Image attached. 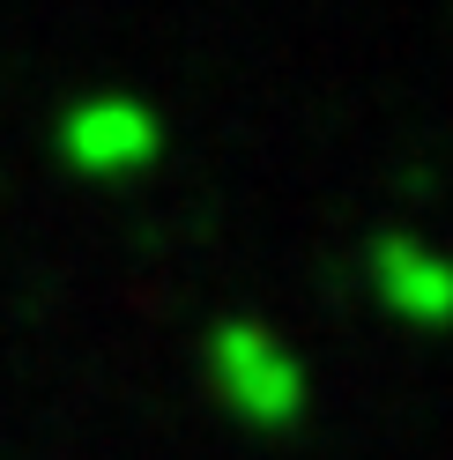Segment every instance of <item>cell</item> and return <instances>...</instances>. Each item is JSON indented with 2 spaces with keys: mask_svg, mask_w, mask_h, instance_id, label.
Wrapping results in <instances>:
<instances>
[{
  "mask_svg": "<svg viewBox=\"0 0 453 460\" xmlns=\"http://www.w3.org/2000/svg\"><path fill=\"white\" fill-rule=\"evenodd\" d=\"M209 386L231 401V416L268 423V430L305 416V364H298L290 341L275 327H261V320H223L209 334Z\"/></svg>",
  "mask_w": 453,
  "mask_h": 460,
  "instance_id": "1",
  "label": "cell"
},
{
  "mask_svg": "<svg viewBox=\"0 0 453 460\" xmlns=\"http://www.w3.org/2000/svg\"><path fill=\"white\" fill-rule=\"evenodd\" d=\"M156 149H164L156 111L141 97H120V90L82 97V104H67V119H60V156L75 171H90V179H127V171L156 164Z\"/></svg>",
  "mask_w": 453,
  "mask_h": 460,
  "instance_id": "2",
  "label": "cell"
},
{
  "mask_svg": "<svg viewBox=\"0 0 453 460\" xmlns=\"http://www.w3.org/2000/svg\"><path fill=\"white\" fill-rule=\"evenodd\" d=\"M372 290L394 320L439 327L453 320V252L409 238V230H386V238H372Z\"/></svg>",
  "mask_w": 453,
  "mask_h": 460,
  "instance_id": "3",
  "label": "cell"
}]
</instances>
